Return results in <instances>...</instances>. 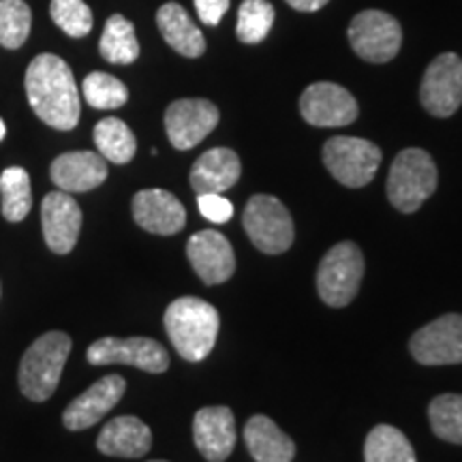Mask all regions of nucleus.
I'll use <instances>...</instances> for the list:
<instances>
[{"mask_svg": "<svg viewBox=\"0 0 462 462\" xmlns=\"http://www.w3.org/2000/svg\"><path fill=\"white\" fill-rule=\"evenodd\" d=\"M133 218L142 229L157 236H173L187 225V210L176 195L163 189H143L131 204Z\"/></svg>", "mask_w": 462, "mask_h": 462, "instance_id": "17", "label": "nucleus"}, {"mask_svg": "<svg viewBox=\"0 0 462 462\" xmlns=\"http://www.w3.org/2000/svg\"><path fill=\"white\" fill-rule=\"evenodd\" d=\"M107 161L99 152L75 150L54 159L50 178L65 193H88L107 180Z\"/></svg>", "mask_w": 462, "mask_h": 462, "instance_id": "19", "label": "nucleus"}, {"mask_svg": "<svg viewBox=\"0 0 462 462\" xmlns=\"http://www.w3.org/2000/svg\"><path fill=\"white\" fill-rule=\"evenodd\" d=\"M163 323L167 337L180 357L187 362H201L215 349L221 317L206 300L184 296L167 306Z\"/></svg>", "mask_w": 462, "mask_h": 462, "instance_id": "2", "label": "nucleus"}, {"mask_svg": "<svg viewBox=\"0 0 462 462\" xmlns=\"http://www.w3.org/2000/svg\"><path fill=\"white\" fill-rule=\"evenodd\" d=\"M328 3H330V0H287L289 7H293L296 11H304V14L319 11L321 7H326Z\"/></svg>", "mask_w": 462, "mask_h": 462, "instance_id": "35", "label": "nucleus"}, {"mask_svg": "<svg viewBox=\"0 0 462 462\" xmlns=\"http://www.w3.org/2000/svg\"><path fill=\"white\" fill-rule=\"evenodd\" d=\"M189 262L206 285H221L236 273V255L221 231L204 229L190 236L187 245Z\"/></svg>", "mask_w": 462, "mask_h": 462, "instance_id": "15", "label": "nucleus"}, {"mask_svg": "<svg viewBox=\"0 0 462 462\" xmlns=\"http://www.w3.org/2000/svg\"><path fill=\"white\" fill-rule=\"evenodd\" d=\"M300 114L313 126H346L360 114L349 90L332 82H317L300 97Z\"/></svg>", "mask_w": 462, "mask_h": 462, "instance_id": "13", "label": "nucleus"}, {"mask_svg": "<svg viewBox=\"0 0 462 462\" xmlns=\"http://www.w3.org/2000/svg\"><path fill=\"white\" fill-rule=\"evenodd\" d=\"M437 165L426 150L407 148L398 152L388 176V199L398 212L411 215L437 190Z\"/></svg>", "mask_w": 462, "mask_h": 462, "instance_id": "4", "label": "nucleus"}, {"mask_svg": "<svg viewBox=\"0 0 462 462\" xmlns=\"http://www.w3.org/2000/svg\"><path fill=\"white\" fill-rule=\"evenodd\" d=\"M246 236L265 255H281L293 245V221L285 204L273 195H253L242 215Z\"/></svg>", "mask_w": 462, "mask_h": 462, "instance_id": "6", "label": "nucleus"}, {"mask_svg": "<svg viewBox=\"0 0 462 462\" xmlns=\"http://www.w3.org/2000/svg\"><path fill=\"white\" fill-rule=\"evenodd\" d=\"M242 163L231 148H212L190 167V187L198 195L225 193L240 180Z\"/></svg>", "mask_w": 462, "mask_h": 462, "instance_id": "21", "label": "nucleus"}, {"mask_svg": "<svg viewBox=\"0 0 462 462\" xmlns=\"http://www.w3.org/2000/svg\"><path fill=\"white\" fill-rule=\"evenodd\" d=\"M26 97L32 112L56 131L79 123V90L71 67L56 54H39L26 69Z\"/></svg>", "mask_w": 462, "mask_h": 462, "instance_id": "1", "label": "nucleus"}, {"mask_svg": "<svg viewBox=\"0 0 462 462\" xmlns=\"http://www.w3.org/2000/svg\"><path fill=\"white\" fill-rule=\"evenodd\" d=\"M364 279V255L356 242H338L317 270V291L328 306L343 309L354 302Z\"/></svg>", "mask_w": 462, "mask_h": 462, "instance_id": "5", "label": "nucleus"}, {"mask_svg": "<svg viewBox=\"0 0 462 462\" xmlns=\"http://www.w3.org/2000/svg\"><path fill=\"white\" fill-rule=\"evenodd\" d=\"M218 107L206 99H178L165 109V131L176 150H190L217 129Z\"/></svg>", "mask_w": 462, "mask_h": 462, "instance_id": "12", "label": "nucleus"}, {"mask_svg": "<svg viewBox=\"0 0 462 462\" xmlns=\"http://www.w3.org/2000/svg\"><path fill=\"white\" fill-rule=\"evenodd\" d=\"M0 199H3V217L9 223L24 221L32 208L31 176L24 167H7L0 173Z\"/></svg>", "mask_w": 462, "mask_h": 462, "instance_id": "27", "label": "nucleus"}, {"mask_svg": "<svg viewBox=\"0 0 462 462\" xmlns=\"http://www.w3.org/2000/svg\"><path fill=\"white\" fill-rule=\"evenodd\" d=\"M32 14L24 0H0V45L17 50L31 34Z\"/></svg>", "mask_w": 462, "mask_h": 462, "instance_id": "30", "label": "nucleus"}, {"mask_svg": "<svg viewBox=\"0 0 462 462\" xmlns=\"http://www.w3.org/2000/svg\"><path fill=\"white\" fill-rule=\"evenodd\" d=\"M364 462H418L415 449L404 432L390 424H379L364 443Z\"/></svg>", "mask_w": 462, "mask_h": 462, "instance_id": "26", "label": "nucleus"}, {"mask_svg": "<svg viewBox=\"0 0 462 462\" xmlns=\"http://www.w3.org/2000/svg\"><path fill=\"white\" fill-rule=\"evenodd\" d=\"M86 360L92 366L125 364V366H135L152 374H161L170 368V354H167L165 346L146 337L99 338L88 346Z\"/></svg>", "mask_w": 462, "mask_h": 462, "instance_id": "9", "label": "nucleus"}, {"mask_svg": "<svg viewBox=\"0 0 462 462\" xmlns=\"http://www.w3.org/2000/svg\"><path fill=\"white\" fill-rule=\"evenodd\" d=\"M42 225L45 245L56 255H69L82 231V210L65 190H51L42 201Z\"/></svg>", "mask_w": 462, "mask_h": 462, "instance_id": "14", "label": "nucleus"}, {"mask_svg": "<svg viewBox=\"0 0 462 462\" xmlns=\"http://www.w3.org/2000/svg\"><path fill=\"white\" fill-rule=\"evenodd\" d=\"M50 15L69 37H86L92 31V11L84 0H51Z\"/></svg>", "mask_w": 462, "mask_h": 462, "instance_id": "32", "label": "nucleus"}, {"mask_svg": "<svg viewBox=\"0 0 462 462\" xmlns=\"http://www.w3.org/2000/svg\"><path fill=\"white\" fill-rule=\"evenodd\" d=\"M420 101L435 118H449L462 106V58L454 51L437 56L426 69Z\"/></svg>", "mask_w": 462, "mask_h": 462, "instance_id": "10", "label": "nucleus"}, {"mask_svg": "<svg viewBox=\"0 0 462 462\" xmlns=\"http://www.w3.org/2000/svg\"><path fill=\"white\" fill-rule=\"evenodd\" d=\"M71 346V337L58 330L45 332L28 346L17 373V383L28 401L45 402L51 398L60 383Z\"/></svg>", "mask_w": 462, "mask_h": 462, "instance_id": "3", "label": "nucleus"}, {"mask_svg": "<svg viewBox=\"0 0 462 462\" xmlns=\"http://www.w3.org/2000/svg\"><path fill=\"white\" fill-rule=\"evenodd\" d=\"M346 34H349V43L356 54L374 65L390 62L402 45V28L396 17L377 9L357 14L351 20Z\"/></svg>", "mask_w": 462, "mask_h": 462, "instance_id": "8", "label": "nucleus"}, {"mask_svg": "<svg viewBox=\"0 0 462 462\" xmlns=\"http://www.w3.org/2000/svg\"><path fill=\"white\" fill-rule=\"evenodd\" d=\"M381 159L379 146L362 137H332L323 146V165L340 184L349 189H362L373 182Z\"/></svg>", "mask_w": 462, "mask_h": 462, "instance_id": "7", "label": "nucleus"}, {"mask_svg": "<svg viewBox=\"0 0 462 462\" xmlns=\"http://www.w3.org/2000/svg\"><path fill=\"white\" fill-rule=\"evenodd\" d=\"M198 208L201 217L217 225L227 223L234 217V204L227 198H223L221 193L198 195Z\"/></svg>", "mask_w": 462, "mask_h": 462, "instance_id": "33", "label": "nucleus"}, {"mask_svg": "<svg viewBox=\"0 0 462 462\" xmlns=\"http://www.w3.org/2000/svg\"><path fill=\"white\" fill-rule=\"evenodd\" d=\"M126 392V381L120 374H107L90 385L84 394H79L62 413L65 429L78 432L95 426L103 420Z\"/></svg>", "mask_w": 462, "mask_h": 462, "instance_id": "16", "label": "nucleus"}, {"mask_svg": "<svg viewBox=\"0 0 462 462\" xmlns=\"http://www.w3.org/2000/svg\"><path fill=\"white\" fill-rule=\"evenodd\" d=\"M84 99L95 109H118L129 101V90L114 75L103 71H92L86 75L82 84Z\"/></svg>", "mask_w": 462, "mask_h": 462, "instance_id": "31", "label": "nucleus"}, {"mask_svg": "<svg viewBox=\"0 0 462 462\" xmlns=\"http://www.w3.org/2000/svg\"><path fill=\"white\" fill-rule=\"evenodd\" d=\"M193 439L208 462H225L234 452L236 418L229 407H204L195 413Z\"/></svg>", "mask_w": 462, "mask_h": 462, "instance_id": "18", "label": "nucleus"}, {"mask_svg": "<svg viewBox=\"0 0 462 462\" xmlns=\"http://www.w3.org/2000/svg\"><path fill=\"white\" fill-rule=\"evenodd\" d=\"M276 11L268 0H242L238 9V24L236 34L242 43L255 45L268 37L274 26Z\"/></svg>", "mask_w": 462, "mask_h": 462, "instance_id": "28", "label": "nucleus"}, {"mask_svg": "<svg viewBox=\"0 0 462 462\" xmlns=\"http://www.w3.org/2000/svg\"><path fill=\"white\" fill-rule=\"evenodd\" d=\"M101 56L112 65H131L140 58V42H137L135 26L123 15H112L103 28L99 42Z\"/></svg>", "mask_w": 462, "mask_h": 462, "instance_id": "24", "label": "nucleus"}, {"mask_svg": "<svg viewBox=\"0 0 462 462\" xmlns=\"http://www.w3.org/2000/svg\"><path fill=\"white\" fill-rule=\"evenodd\" d=\"M157 24L171 50L187 58H199L206 51V39L187 9L178 3H165L157 11Z\"/></svg>", "mask_w": 462, "mask_h": 462, "instance_id": "23", "label": "nucleus"}, {"mask_svg": "<svg viewBox=\"0 0 462 462\" xmlns=\"http://www.w3.org/2000/svg\"><path fill=\"white\" fill-rule=\"evenodd\" d=\"M430 429L439 439L462 446V394H441L429 404Z\"/></svg>", "mask_w": 462, "mask_h": 462, "instance_id": "29", "label": "nucleus"}, {"mask_svg": "<svg viewBox=\"0 0 462 462\" xmlns=\"http://www.w3.org/2000/svg\"><path fill=\"white\" fill-rule=\"evenodd\" d=\"M92 137L99 154L109 163L126 165L137 152L135 135L120 118H103L101 123H97Z\"/></svg>", "mask_w": 462, "mask_h": 462, "instance_id": "25", "label": "nucleus"}, {"mask_svg": "<svg viewBox=\"0 0 462 462\" xmlns=\"http://www.w3.org/2000/svg\"><path fill=\"white\" fill-rule=\"evenodd\" d=\"M245 443L255 462H291L296 443L268 415H253L245 426Z\"/></svg>", "mask_w": 462, "mask_h": 462, "instance_id": "22", "label": "nucleus"}, {"mask_svg": "<svg viewBox=\"0 0 462 462\" xmlns=\"http://www.w3.org/2000/svg\"><path fill=\"white\" fill-rule=\"evenodd\" d=\"M409 351L424 366L462 364V315L448 313L420 328L409 340Z\"/></svg>", "mask_w": 462, "mask_h": 462, "instance_id": "11", "label": "nucleus"}, {"mask_svg": "<svg viewBox=\"0 0 462 462\" xmlns=\"http://www.w3.org/2000/svg\"><path fill=\"white\" fill-rule=\"evenodd\" d=\"M152 448V430L135 415L109 420L97 437V449L114 458H142Z\"/></svg>", "mask_w": 462, "mask_h": 462, "instance_id": "20", "label": "nucleus"}, {"mask_svg": "<svg viewBox=\"0 0 462 462\" xmlns=\"http://www.w3.org/2000/svg\"><path fill=\"white\" fill-rule=\"evenodd\" d=\"M150 462H165V460H150Z\"/></svg>", "mask_w": 462, "mask_h": 462, "instance_id": "37", "label": "nucleus"}, {"mask_svg": "<svg viewBox=\"0 0 462 462\" xmlns=\"http://www.w3.org/2000/svg\"><path fill=\"white\" fill-rule=\"evenodd\" d=\"M198 17L206 26H217L227 14L229 0H193Z\"/></svg>", "mask_w": 462, "mask_h": 462, "instance_id": "34", "label": "nucleus"}, {"mask_svg": "<svg viewBox=\"0 0 462 462\" xmlns=\"http://www.w3.org/2000/svg\"><path fill=\"white\" fill-rule=\"evenodd\" d=\"M5 135H7V126H5V123H3V118H0V142L5 140Z\"/></svg>", "mask_w": 462, "mask_h": 462, "instance_id": "36", "label": "nucleus"}]
</instances>
